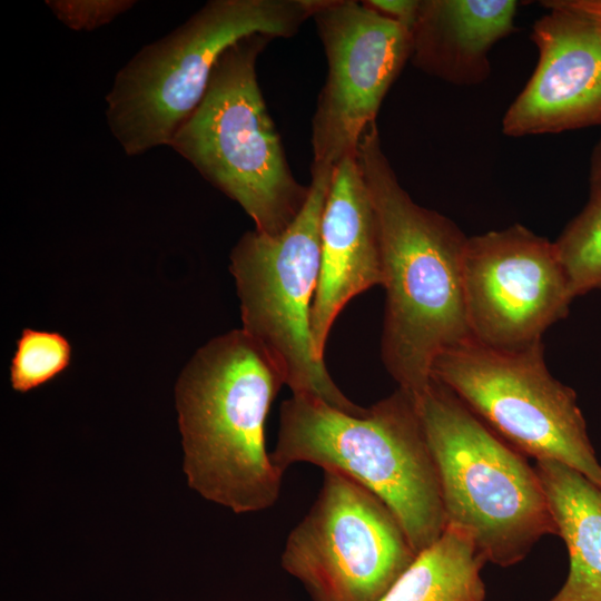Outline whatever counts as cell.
Segmentation results:
<instances>
[{
    "instance_id": "6da1fadb",
    "label": "cell",
    "mask_w": 601,
    "mask_h": 601,
    "mask_svg": "<svg viewBox=\"0 0 601 601\" xmlns=\"http://www.w3.org/2000/svg\"><path fill=\"white\" fill-rule=\"evenodd\" d=\"M357 160L380 229L386 293L382 361L398 387L417 400L432 381L435 358L473 339L463 284L467 237L401 186L376 122L363 134Z\"/></svg>"
},
{
    "instance_id": "7a4b0ae2",
    "label": "cell",
    "mask_w": 601,
    "mask_h": 601,
    "mask_svg": "<svg viewBox=\"0 0 601 601\" xmlns=\"http://www.w3.org/2000/svg\"><path fill=\"white\" fill-rule=\"evenodd\" d=\"M283 385L275 363L243 329L194 354L175 385L183 470L193 490L239 514L276 503L284 473L266 450L265 424Z\"/></svg>"
},
{
    "instance_id": "3957f363",
    "label": "cell",
    "mask_w": 601,
    "mask_h": 601,
    "mask_svg": "<svg viewBox=\"0 0 601 601\" xmlns=\"http://www.w3.org/2000/svg\"><path fill=\"white\" fill-rule=\"evenodd\" d=\"M273 464L311 463L347 475L378 496L417 554L446 528L437 467L416 397L397 388L362 415L292 395L279 408Z\"/></svg>"
},
{
    "instance_id": "277c9868",
    "label": "cell",
    "mask_w": 601,
    "mask_h": 601,
    "mask_svg": "<svg viewBox=\"0 0 601 601\" xmlns=\"http://www.w3.org/2000/svg\"><path fill=\"white\" fill-rule=\"evenodd\" d=\"M321 0H211L166 36L142 47L106 95L108 127L128 156L173 137L200 104L221 55L254 35L294 36Z\"/></svg>"
},
{
    "instance_id": "5b68a950",
    "label": "cell",
    "mask_w": 601,
    "mask_h": 601,
    "mask_svg": "<svg viewBox=\"0 0 601 601\" xmlns=\"http://www.w3.org/2000/svg\"><path fill=\"white\" fill-rule=\"evenodd\" d=\"M417 405L446 525L465 530L500 566L522 561L541 538L558 534L540 479L522 453L434 378Z\"/></svg>"
},
{
    "instance_id": "8992f818",
    "label": "cell",
    "mask_w": 601,
    "mask_h": 601,
    "mask_svg": "<svg viewBox=\"0 0 601 601\" xmlns=\"http://www.w3.org/2000/svg\"><path fill=\"white\" fill-rule=\"evenodd\" d=\"M244 38L217 61L200 104L168 147L240 207L262 234H282L309 193L293 176L256 73L272 40Z\"/></svg>"
},
{
    "instance_id": "52a82bcc",
    "label": "cell",
    "mask_w": 601,
    "mask_h": 601,
    "mask_svg": "<svg viewBox=\"0 0 601 601\" xmlns=\"http://www.w3.org/2000/svg\"><path fill=\"white\" fill-rule=\"evenodd\" d=\"M335 167L312 165L309 193L279 235L245 233L230 252L243 331L266 352L293 395L313 396L353 415V403L311 348V309L321 267V224Z\"/></svg>"
},
{
    "instance_id": "ba28073f",
    "label": "cell",
    "mask_w": 601,
    "mask_h": 601,
    "mask_svg": "<svg viewBox=\"0 0 601 601\" xmlns=\"http://www.w3.org/2000/svg\"><path fill=\"white\" fill-rule=\"evenodd\" d=\"M431 377L520 453L561 462L601 489L577 394L549 372L542 341L509 349L470 339L440 354Z\"/></svg>"
},
{
    "instance_id": "9c48e42d",
    "label": "cell",
    "mask_w": 601,
    "mask_h": 601,
    "mask_svg": "<svg viewBox=\"0 0 601 601\" xmlns=\"http://www.w3.org/2000/svg\"><path fill=\"white\" fill-rule=\"evenodd\" d=\"M415 556L378 496L324 470L316 500L286 539L280 564L313 601H378Z\"/></svg>"
},
{
    "instance_id": "30bf717a",
    "label": "cell",
    "mask_w": 601,
    "mask_h": 601,
    "mask_svg": "<svg viewBox=\"0 0 601 601\" xmlns=\"http://www.w3.org/2000/svg\"><path fill=\"white\" fill-rule=\"evenodd\" d=\"M327 77L312 125L313 165L336 167L357 154L381 104L411 58L412 33L364 2L321 0L312 17Z\"/></svg>"
},
{
    "instance_id": "8fae6325",
    "label": "cell",
    "mask_w": 601,
    "mask_h": 601,
    "mask_svg": "<svg viewBox=\"0 0 601 601\" xmlns=\"http://www.w3.org/2000/svg\"><path fill=\"white\" fill-rule=\"evenodd\" d=\"M463 284L473 339L496 348L542 341L575 298L554 243L519 224L467 237Z\"/></svg>"
},
{
    "instance_id": "7c38bea8",
    "label": "cell",
    "mask_w": 601,
    "mask_h": 601,
    "mask_svg": "<svg viewBox=\"0 0 601 601\" xmlns=\"http://www.w3.org/2000/svg\"><path fill=\"white\" fill-rule=\"evenodd\" d=\"M532 26L539 59L502 120L506 136L601 125V0H549Z\"/></svg>"
},
{
    "instance_id": "4fadbf2b",
    "label": "cell",
    "mask_w": 601,
    "mask_h": 601,
    "mask_svg": "<svg viewBox=\"0 0 601 601\" xmlns=\"http://www.w3.org/2000/svg\"><path fill=\"white\" fill-rule=\"evenodd\" d=\"M382 283L378 223L356 154L334 168L322 216L321 267L309 325L316 361L324 362L329 331L346 304Z\"/></svg>"
},
{
    "instance_id": "5bb4252c",
    "label": "cell",
    "mask_w": 601,
    "mask_h": 601,
    "mask_svg": "<svg viewBox=\"0 0 601 601\" xmlns=\"http://www.w3.org/2000/svg\"><path fill=\"white\" fill-rule=\"evenodd\" d=\"M514 0H424L411 30L416 68L456 86L491 73L489 52L515 30Z\"/></svg>"
},
{
    "instance_id": "9a60e30c",
    "label": "cell",
    "mask_w": 601,
    "mask_h": 601,
    "mask_svg": "<svg viewBox=\"0 0 601 601\" xmlns=\"http://www.w3.org/2000/svg\"><path fill=\"white\" fill-rule=\"evenodd\" d=\"M569 554V571L549 601H601V489L554 460L534 467Z\"/></svg>"
},
{
    "instance_id": "2e32d148",
    "label": "cell",
    "mask_w": 601,
    "mask_h": 601,
    "mask_svg": "<svg viewBox=\"0 0 601 601\" xmlns=\"http://www.w3.org/2000/svg\"><path fill=\"white\" fill-rule=\"evenodd\" d=\"M486 561L465 530L446 525L378 601H484Z\"/></svg>"
},
{
    "instance_id": "e0dca14e",
    "label": "cell",
    "mask_w": 601,
    "mask_h": 601,
    "mask_svg": "<svg viewBox=\"0 0 601 601\" xmlns=\"http://www.w3.org/2000/svg\"><path fill=\"white\" fill-rule=\"evenodd\" d=\"M574 297L601 290V188L554 242Z\"/></svg>"
},
{
    "instance_id": "ac0fdd59",
    "label": "cell",
    "mask_w": 601,
    "mask_h": 601,
    "mask_svg": "<svg viewBox=\"0 0 601 601\" xmlns=\"http://www.w3.org/2000/svg\"><path fill=\"white\" fill-rule=\"evenodd\" d=\"M71 345L60 333L23 328L10 364V383L26 393L51 381L70 364Z\"/></svg>"
},
{
    "instance_id": "d6986e66",
    "label": "cell",
    "mask_w": 601,
    "mask_h": 601,
    "mask_svg": "<svg viewBox=\"0 0 601 601\" xmlns=\"http://www.w3.org/2000/svg\"><path fill=\"white\" fill-rule=\"evenodd\" d=\"M56 18L76 31H91L131 9L132 0H48Z\"/></svg>"
},
{
    "instance_id": "ffe728a7",
    "label": "cell",
    "mask_w": 601,
    "mask_h": 601,
    "mask_svg": "<svg viewBox=\"0 0 601 601\" xmlns=\"http://www.w3.org/2000/svg\"><path fill=\"white\" fill-rule=\"evenodd\" d=\"M366 6L412 30L420 10L418 0H367Z\"/></svg>"
},
{
    "instance_id": "44dd1931",
    "label": "cell",
    "mask_w": 601,
    "mask_h": 601,
    "mask_svg": "<svg viewBox=\"0 0 601 601\" xmlns=\"http://www.w3.org/2000/svg\"><path fill=\"white\" fill-rule=\"evenodd\" d=\"M589 181L590 189L601 188V138L591 155Z\"/></svg>"
}]
</instances>
